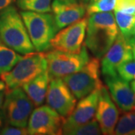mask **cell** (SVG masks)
I'll list each match as a JSON object with an SVG mask.
<instances>
[{
	"label": "cell",
	"instance_id": "cell-1",
	"mask_svg": "<svg viewBox=\"0 0 135 135\" xmlns=\"http://www.w3.org/2000/svg\"><path fill=\"white\" fill-rule=\"evenodd\" d=\"M119 29L114 15L98 12L89 15L84 45L94 57L101 59L115 41Z\"/></svg>",
	"mask_w": 135,
	"mask_h": 135
},
{
	"label": "cell",
	"instance_id": "cell-2",
	"mask_svg": "<svg viewBox=\"0 0 135 135\" xmlns=\"http://www.w3.org/2000/svg\"><path fill=\"white\" fill-rule=\"evenodd\" d=\"M0 41L20 54L35 51L20 13L13 5L0 11Z\"/></svg>",
	"mask_w": 135,
	"mask_h": 135
},
{
	"label": "cell",
	"instance_id": "cell-3",
	"mask_svg": "<svg viewBox=\"0 0 135 135\" xmlns=\"http://www.w3.org/2000/svg\"><path fill=\"white\" fill-rule=\"evenodd\" d=\"M20 15L23 20L30 40L37 52H44L50 48V42L59 31L53 15L23 11Z\"/></svg>",
	"mask_w": 135,
	"mask_h": 135
},
{
	"label": "cell",
	"instance_id": "cell-4",
	"mask_svg": "<svg viewBox=\"0 0 135 135\" xmlns=\"http://www.w3.org/2000/svg\"><path fill=\"white\" fill-rule=\"evenodd\" d=\"M47 70V62L44 53L33 52L26 54L14 68L0 76L5 82L6 90L13 89L32 80L41 73Z\"/></svg>",
	"mask_w": 135,
	"mask_h": 135
},
{
	"label": "cell",
	"instance_id": "cell-5",
	"mask_svg": "<svg viewBox=\"0 0 135 135\" xmlns=\"http://www.w3.org/2000/svg\"><path fill=\"white\" fill-rule=\"evenodd\" d=\"M47 62L50 78H63L81 69L89 60V56L85 45L77 53L65 52L57 50L44 53Z\"/></svg>",
	"mask_w": 135,
	"mask_h": 135
},
{
	"label": "cell",
	"instance_id": "cell-6",
	"mask_svg": "<svg viewBox=\"0 0 135 135\" xmlns=\"http://www.w3.org/2000/svg\"><path fill=\"white\" fill-rule=\"evenodd\" d=\"M100 59L94 57L76 72L62 78L74 95L81 99L102 86L100 80Z\"/></svg>",
	"mask_w": 135,
	"mask_h": 135
},
{
	"label": "cell",
	"instance_id": "cell-7",
	"mask_svg": "<svg viewBox=\"0 0 135 135\" xmlns=\"http://www.w3.org/2000/svg\"><path fill=\"white\" fill-rule=\"evenodd\" d=\"M34 106L23 88L17 87L5 90V100L2 108L8 125L26 127Z\"/></svg>",
	"mask_w": 135,
	"mask_h": 135
},
{
	"label": "cell",
	"instance_id": "cell-8",
	"mask_svg": "<svg viewBox=\"0 0 135 135\" xmlns=\"http://www.w3.org/2000/svg\"><path fill=\"white\" fill-rule=\"evenodd\" d=\"M64 118L50 106L41 105L29 116L27 129L30 135L62 134Z\"/></svg>",
	"mask_w": 135,
	"mask_h": 135
},
{
	"label": "cell",
	"instance_id": "cell-9",
	"mask_svg": "<svg viewBox=\"0 0 135 135\" xmlns=\"http://www.w3.org/2000/svg\"><path fill=\"white\" fill-rule=\"evenodd\" d=\"M87 17L82 19L60 29L50 42V47L65 52H79L84 42L86 32Z\"/></svg>",
	"mask_w": 135,
	"mask_h": 135
},
{
	"label": "cell",
	"instance_id": "cell-10",
	"mask_svg": "<svg viewBox=\"0 0 135 135\" xmlns=\"http://www.w3.org/2000/svg\"><path fill=\"white\" fill-rule=\"evenodd\" d=\"M46 101L47 104L56 111L64 119L72 113L77 104L76 97L61 78L50 79Z\"/></svg>",
	"mask_w": 135,
	"mask_h": 135
},
{
	"label": "cell",
	"instance_id": "cell-11",
	"mask_svg": "<svg viewBox=\"0 0 135 135\" xmlns=\"http://www.w3.org/2000/svg\"><path fill=\"white\" fill-rule=\"evenodd\" d=\"M119 112L107 87L102 85L99 89L95 119L101 128L102 134H113Z\"/></svg>",
	"mask_w": 135,
	"mask_h": 135
},
{
	"label": "cell",
	"instance_id": "cell-12",
	"mask_svg": "<svg viewBox=\"0 0 135 135\" xmlns=\"http://www.w3.org/2000/svg\"><path fill=\"white\" fill-rule=\"evenodd\" d=\"M101 59V68L103 76L117 74V69L121 64L133 59L128 40L119 32L115 41Z\"/></svg>",
	"mask_w": 135,
	"mask_h": 135
},
{
	"label": "cell",
	"instance_id": "cell-13",
	"mask_svg": "<svg viewBox=\"0 0 135 135\" xmlns=\"http://www.w3.org/2000/svg\"><path fill=\"white\" fill-rule=\"evenodd\" d=\"M99 88L80 99L72 113L64 119L62 134L77 126H81L92 121L96 113Z\"/></svg>",
	"mask_w": 135,
	"mask_h": 135
},
{
	"label": "cell",
	"instance_id": "cell-14",
	"mask_svg": "<svg viewBox=\"0 0 135 135\" xmlns=\"http://www.w3.org/2000/svg\"><path fill=\"white\" fill-rule=\"evenodd\" d=\"M104 81L111 97L122 112L135 110V94L131 85L117 74L104 76Z\"/></svg>",
	"mask_w": 135,
	"mask_h": 135
},
{
	"label": "cell",
	"instance_id": "cell-15",
	"mask_svg": "<svg viewBox=\"0 0 135 135\" xmlns=\"http://www.w3.org/2000/svg\"><path fill=\"white\" fill-rule=\"evenodd\" d=\"M86 5L81 2H66L54 0L51 5V11L59 30L77 22L86 14Z\"/></svg>",
	"mask_w": 135,
	"mask_h": 135
},
{
	"label": "cell",
	"instance_id": "cell-16",
	"mask_svg": "<svg viewBox=\"0 0 135 135\" xmlns=\"http://www.w3.org/2000/svg\"><path fill=\"white\" fill-rule=\"evenodd\" d=\"M50 78L47 70L22 86L23 89L32 101L35 107L42 105L46 99Z\"/></svg>",
	"mask_w": 135,
	"mask_h": 135
},
{
	"label": "cell",
	"instance_id": "cell-17",
	"mask_svg": "<svg viewBox=\"0 0 135 135\" xmlns=\"http://www.w3.org/2000/svg\"><path fill=\"white\" fill-rule=\"evenodd\" d=\"M22 57L0 41V76L11 71Z\"/></svg>",
	"mask_w": 135,
	"mask_h": 135
},
{
	"label": "cell",
	"instance_id": "cell-18",
	"mask_svg": "<svg viewBox=\"0 0 135 135\" xmlns=\"http://www.w3.org/2000/svg\"><path fill=\"white\" fill-rule=\"evenodd\" d=\"M113 134L135 135V110L124 112L119 118Z\"/></svg>",
	"mask_w": 135,
	"mask_h": 135
},
{
	"label": "cell",
	"instance_id": "cell-19",
	"mask_svg": "<svg viewBox=\"0 0 135 135\" xmlns=\"http://www.w3.org/2000/svg\"><path fill=\"white\" fill-rule=\"evenodd\" d=\"M114 16L119 32L125 38L128 39L132 35L135 24V15L114 11Z\"/></svg>",
	"mask_w": 135,
	"mask_h": 135
},
{
	"label": "cell",
	"instance_id": "cell-20",
	"mask_svg": "<svg viewBox=\"0 0 135 135\" xmlns=\"http://www.w3.org/2000/svg\"><path fill=\"white\" fill-rule=\"evenodd\" d=\"M52 0H17L20 9L28 11L49 13L51 11Z\"/></svg>",
	"mask_w": 135,
	"mask_h": 135
},
{
	"label": "cell",
	"instance_id": "cell-21",
	"mask_svg": "<svg viewBox=\"0 0 135 135\" xmlns=\"http://www.w3.org/2000/svg\"><path fill=\"white\" fill-rule=\"evenodd\" d=\"M66 135H100L102 134L101 128L96 119L85 123L81 126H77L67 131Z\"/></svg>",
	"mask_w": 135,
	"mask_h": 135
},
{
	"label": "cell",
	"instance_id": "cell-22",
	"mask_svg": "<svg viewBox=\"0 0 135 135\" xmlns=\"http://www.w3.org/2000/svg\"><path fill=\"white\" fill-rule=\"evenodd\" d=\"M116 0H97L89 2L86 7L87 15L98 12H110L115 8Z\"/></svg>",
	"mask_w": 135,
	"mask_h": 135
},
{
	"label": "cell",
	"instance_id": "cell-23",
	"mask_svg": "<svg viewBox=\"0 0 135 135\" xmlns=\"http://www.w3.org/2000/svg\"><path fill=\"white\" fill-rule=\"evenodd\" d=\"M117 73L122 79L128 82L135 80V59H131L121 64L117 69Z\"/></svg>",
	"mask_w": 135,
	"mask_h": 135
},
{
	"label": "cell",
	"instance_id": "cell-24",
	"mask_svg": "<svg viewBox=\"0 0 135 135\" xmlns=\"http://www.w3.org/2000/svg\"><path fill=\"white\" fill-rule=\"evenodd\" d=\"M114 11L135 15V0H116Z\"/></svg>",
	"mask_w": 135,
	"mask_h": 135
},
{
	"label": "cell",
	"instance_id": "cell-25",
	"mask_svg": "<svg viewBox=\"0 0 135 135\" xmlns=\"http://www.w3.org/2000/svg\"><path fill=\"white\" fill-rule=\"evenodd\" d=\"M1 135H26L29 134L28 129L26 127H19V126L7 125L4 126L0 132Z\"/></svg>",
	"mask_w": 135,
	"mask_h": 135
},
{
	"label": "cell",
	"instance_id": "cell-26",
	"mask_svg": "<svg viewBox=\"0 0 135 135\" xmlns=\"http://www.w3.org/2000/svg\"><path fill=\"white\" fill-rule=\"evenodd\" d=\"M128 40L130 44L132 54H133V58L135 59V35H131Z\"/></svg>",
	"mask_w": 135,
	"mask_h": 135
},
{
	"label": "cell",
	"instance_id": "cell-27",
	"mask_svg": "<svg viewBox=\"0 0 135 135\" xmlns=\"http://www.w3.org/2000/svg\"><path fill=\"white\" fill-rule=\"evenodd\" d=\"M15 0H0V11L8 6L12 5Z\"/></svg>",
	"mask_w": 135,
	"mask_h": 135
},
{
	"label": "cell",
	"instance_id": "cell-28",
	"mask_svg": "<svg viewBox=\"0 0 135 135\" xmlns=\"http://www.w3.org/2000/svg\"><path fill=\"white\" fill-rule=\"evenodd\" d=\"M5 122H6V119H5L4 110H2V108H0V132L5 126Z\"/></svg>",
	"mask_w": 135,
	"mask_h": 135
},
{
	"label": "cell",
	"instance_id": "cell-29",
	"mask_svg": "<svg viewBox=\"0 0 135 135\" xmlns=\"http://www.w3.org/2000/svg\"><path fill=\"white\" fill-rule=\"evenodd\" d=\"M5 90L4 91H1L0 92V108L2 107L3 103H4V100H5Z\"/></svg>",
	"mask_w": 135,
	"mask_h": 135
},
{
	"label": "cell",
	"instance_id": "cell-30",
	"mask_svg": "<svg viewBox=\"0 0 135 135\" xmlns=\"http://www.w3.org/2000/svg\"><path fill=\"white\" fill-rule=\"evenodd\" d=\"M4 90H6V85L5 82L2 79H0V92Z\"/></svg>",
	"mask_w": 135,
	"mask_h": 135
},
{
	"label": "cell",
	"instance_id": "cell-31",
	"mask_svg": "<svg viewBox=\"0 0 135 135\" xmlns=\"http://www.w3.org/2000/svg\"><path fill=\"white\" fill-rule=\"evenodd\" d=\"M131 87L132 90L134 91V92L135 94V80H134L131 81Z\"/></svg>",
	"mask_w": 135,
	"mask_h": 135
},
{
	"label": "cell",
	"instance_id": "cell-32",
	"mask_svg": "<svg viewBox=\"0 0 135 135\" xmlns=\"http://www.w3.org/2000/svg\"><path fill=\"white\" fill-rule=\"evenodd\" d=\"M89 1H90V0H80V2L83 3V5H88V3L89 2Z\"/></svg>",
	"mask_w": 135,
	"mask_h": 135
},
{
	"label": "cell",
	"instance_id": "cell-33",
	"mask_svg": "<svg viewBox=\"0 0 135 135\" xmlns=\"http://www.w3.org/2000/svg\"><path fill=\"white\" fill-rule=\"evenodd\" d=\"M63 2H77V0H61Z\"/></svg>",
	"mask_w": 135,
	"mask_h": 135
},
{
	"label": "cell",
	"instance_id": "cell-34",
	"mask_svg": "<svg viewBox=\"0 0 135 135\" xmlns=\"http://www.w3.org/2000/svg\"><path fill=\"white\" fill-rule=\"evenodd\" d=\"M132 35H135V24L134 26V29H133V32H132Z\"/></svg>",
	"mask_w": 135,
	"mask_h": 135
},
{
	"label": "cell",
	"instance_id": "cell-35",
	"mask_svg": "<svg viewBox=\"0 0 135 135\" xmlns=\"http://www.w3.org/2000/svg\"><path fill=\"white\" fill-rule=\"evenodd\" d=\"M95 1H97V0H90L89 2H95Z\"/></svg>",
	"mask_w": 135,
	"mask_h": 135
}]
</instances>
